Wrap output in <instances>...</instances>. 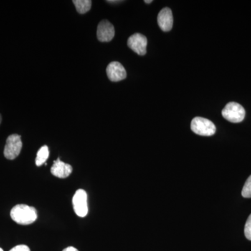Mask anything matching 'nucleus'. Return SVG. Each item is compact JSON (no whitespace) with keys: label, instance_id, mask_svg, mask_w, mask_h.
I'll use <instances>...</instances> for the list:
<instances>
[{"label":"nucleus","instance_id":"obj_1","mask_svg":"<svg viewBox=\"0 0 251 251\" xmlns=\"http://www.w3.org/2000/svg\"><path fill=\"white\" fill-rule=\"evenodd\" d=\"M11 217L18 224L27 226L33 224L37 219L35 208L27 204H17L11 211Z\"/></svg>","mask_w":251,"mask_h":251},{"label":"nucleus","instance_id":"obj_2","mask_svg":"<svg viewBox=\"0 0 251 251\" xmlns=\"http://www.w3.org/2000/svg\"><path fill=\"white\" fill-rule=\"evenodd\" d=\"M193 133L201 136H211L216 133V126L210 120L203 117H195L191 124Z\"/></svg>","mask_w":251,"mask_h":251},{"label":"nucleus","instance_id":"obj_3","mask_svg":"<svg viewBox=\"0 0 251 251\" xmlns=\"http://www.w3.org/2000/svg\"><path fill=\"white\" fill-rule=\"evenodd\" d=\"M223 117L232 123H239L245 118L246 111L244 107L235 102H230L222 110Z\"/></svg>","mask_w":251,"mask_h":251},{"label":"nucleus","instance_id":"obj_4","mask_svg":"<svg viewBox=\"0 0 251 251\" xmlns=\"http://www.w3.org/2000/svg\"><path fill=\"white\" fill-rule=\"evenodd\" d=\"M23 143L21 135L12 134L8 137L4 150L5 158L14 160L17 158L22 150Z\"/></svg>","mask_w":251,"mask_h":251},{"label":"nucleus","instance_id":"obj_5","mask_svg":"<svg viewBox=\"0 0 251 251\" xmlns=\"http://www.w3.org/2000/svg\"><path fill=\"white\" fill-rule=\"evenodd\" d=\"M73 206L77 216L85 217L88 214L87 194L85 190H77L73 198Z\"/></svg>","mask_w":251,"mask_h":251},{"label":"nucleus","instance_id":"obj_6","mask_svg":"<svg viewBox=\"0 0 251 251\" xmlns=\"http://www.w3.org/2000/svg\"><path fill=\"white\" fill-rule=\"evenodd\" d=\"M127 45L139 55H145L147 52L148 39L143 34L135 33L128 38Z\"/></svg>","mask_w":251,"mask_h":251},{"label":"nucleus","instance_id":"obj_7","mask_svg":"<svg viewBox=\"0 0 251 251\" xmlns=\"http://www.w3.org/2000/svg\"><path fill=\"white\" fill-rule=\"evenodd\" d=\"M115 27L107 20L99 23L97 27V38L100 42H109L115 36Z\"/></svg>","mask_w":251,"mask_h":251},{"label":"nucleus","instance_id":"obj_8","mask_svg":"<svg viewBox=\"0 0 251 251\" xmlns=\"http://www.w3.org/2000/svg\"><path fill=\"white\" fill-rule=\"evenodd\" d=\"M107 75L112 82H119L126 77L125 67L118 62H112L108 64L106 69Z\"/></svg>","mask_w":251,"mask_h":251},{"label":"nucleus","instance_id":"obj_9","mask_svg":"<svg viewBox=\"0 0 251 251\" xmlns=\"http://www.w3.org/2000/svg\"><path fill=\"white\" fill-rule=\"evenodd\" d=\"M157 22L163 31H171L173 25V15L170 8H163L157 18Z\"/></svg>","mask_w":251,"mask_h":251},{"label":"nucleus","instance_id":"obj_10","mask_svg":"<svg viewBox=\"0 0 251 251\" xmlns=\"http://www.w3.org/2000/svg\"><path fill=\"white\" fill-rule=\"evenodd\" d=\"M73 171V168L71 165L64 163L59 158L54 161L53 165L51 168V173L54 176L61 179H65L68 177Z\"/></svg>","mask_w":251,"mask_h":251},{"label":"nucleus","instance_id":"obj_11","mask_svg":"<svg viewBox=\"0 0 251 251\" xmlns=\"http://www.w3.org/2000/svg\"><path fill=\"white\" fill-rule=\"evenodd\" d=\"M73 3L79 14H85L91 9L92 1L91 0H74Z\"/></svg>","mask_w":251,"mask_h":251},{"label":"nucleus","instance_id":"obj_12","mask_svg":"<svg viewBox=\"0 0 251 251\" xmlns=\"http://www.w3.org/2000/svg\"><path fill=\"white\" fill-rule=\"evenodd\" d=\"M49 149L48 146L44 145L38 151L36 158V165L37 166H42L46 163L49 157Z\"/></svg>","mask_w":251,"mask_h":251},{"label":"nucleus","instance_id":"obj_13","mask_svg":"<svg viewBox=\"0 0 251 251\" xmlns=\"http://www.w3.org/2000/svg\"><path fill=\"white\" fill-rule=\"evenodd\" d=\"M242 195L245 198H251V175L248 178L244 187H243Z\"/></svg>","mask_w":251,"mask_h":251},{"label":"nucleus","instance_id":"obj_14","mask_svg":"<svg viewBox=\"0 0 251 251\" xmlns=\"http://www.w3.org/2000/svg\"><path fill=\"white\" fill-rule=\"evenodd\" d=\"M244 234L246 237L249 240L251 241V214L248 218L247 223H246L245 227H244Z\"/></svg>","mask_w":251,"mask_h":251},{"label":"nucleus","instance_id":"obj_15","mask_svg":"<svg viewBox=\"0 0 251 251\" xmlns=\"http://www.w3.org/2000/svg\"><path fill=\"white\" fill-rule=\"evenodd\" d=\"M9 251H30V249L26 245H18Z\"/></svg>","mask_w":251,"mask_h":251},{"label":"nucleus","instance_id":"obj_16","mask_svg":"<svg viewBox=\"0 0 251 251\" xmlns=\"http://www.w3.org/2000/svg\"><path fill=\"white\" fill-rule=\"evenodd\" d=\"M63 251H79L77 249H75V248L70 247H68L67 249H64Z\"/></svg>","mask_w":251,"mask_h":251},{"label":"nucleus","instance_id":"obj_17","mask_svg":"<svg viewBox=\"0 0 251 251\" xmlns=\"http://www.w3.org/2000/svg\"><path fill=\"white\" fill-rule=\"evenodd\" d=\"M145 3H147V4H150V3L152 2V0H145Z\"/></svg>","mask_w":251,"mask_h":251},{"label":"nucleus","instance_id":"obj_18","mask_svg":"<svg viewBox=\"0 0 251 251\" xmlns=\"http://www.w3.org/2000/svg\"><path fill=\"white\" fill-rule=\"evenodd\" d=\"M1 120H2V119H1V115H0V125H1Z\"/></svg>","mask_w":251,"mask_h":251},{"label":"nucleus","instance_id":"obj_19","mask_svg":"<svg viewBox=\"0 0 251 251\" xmlns=\"http://www.w3.org/2000/svg\"><path fill=\"white\" fill-rule=\"evenodd\" d=\"M0 251H3L2 249H1V248H0Z\"/></svg>","mask_w":251,"mask_h":251}]
</instances>
